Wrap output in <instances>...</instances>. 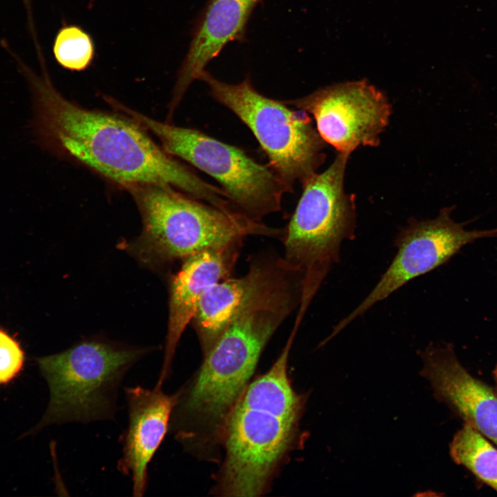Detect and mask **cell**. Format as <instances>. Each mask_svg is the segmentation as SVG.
Listing matches in <instances>:
<instances>
[{"label":"cell","instance_id":"3957f363","mask_svg":"<svg viewBox=\"0 0 497 497\" xmlns=\"http://www.w3.org/2000/svg\"><path fill=\"white\" fill-rule=\"evenodd\" d=\"M300 325L294 324L280 355L264 374L248 384L223 429L224 458L215 491L224 496H257L296 439L304 398L293 389L287 369Z\"/></svg>","mask_w":497,"mask_h":497},{"label":"cell","instance_id":"7c38bea8","mask_svg":"<svg viewBox=\"0 0 497 497\" xmlns=\"http://www.w3.org/2000/svg\"><path fill=\"white\" fill-rule=\"evenodd\" d=\"M128 425L119 436L121 457L117 470L132 480V494L142 497L148 485V465L169 431L176 393L166 394L162 387L139 385L124 389Z\"/></svg>","mask_w":497,"mask_h":497},{"label":"cell","instance_id":"9c48e42d","mask_svg":"<svg viewBox=\"0 0 497 497\" xmlns=\"http://www.w3.org/2000/svg\"><path fill=\"white\" fill-rule=\"evenodd\" d=\"M496 235L497 228L465 229L451 218L448 209L442 210L433 220H410L396 236L393 243L396 253L380 279L365 298L333 327L324 342H329L357 318L413 279L443 264L462 246Z\"/></svg>","mask_w":497,"mask_h":497},{"label":"cell","instance_id":"52a82bcc","mask_svg":"<svg viewBox=\"0 0 497 497\" xmlns=\"http://www.w3.org/2000/svg\"><path fill=\"white\" fill-rule=\"evenodd\" d=\"M110 105L153 133L167 153L214 178L233 207L254 221L280 211L284 194L291 193L268 165L255 162L238 147L199 130L159 121L115 99Z\"/></svg>","mask_w":497,"mask_h":497},{"label":"cell","instance_id":"4fadbf2b","mask_svg":"<svg viewBox=\"0 0 497 497\" xmlns=\"http://www.w3.org/2000/svg\"><path fill=\"white\" fill-rule=\"evenodd\" d=\"M240 245L211 248L184 260L170 284L168 331L162 366L156 387L170 377L179 340L191 322L200 300L215 283L230 277Z\"/></svg>","mask_w":497,"mask_h":497},{"label":"cell","instance_id":"8992f818","mask_svg":"<svg viewBox=\"0 0 497 497\" xmlns=\"http://www.w3.org/2000/svg\"><path fill=\"white\" fill-rule=\"evenodd\" d=\"M349 156L338 153L324 171L304 181L302 195L282 237L283 258L303 274L302 293L311 298L339 261L342 242L355 237V199L344 188Z\"/></svg>","mask_w":497,"mask_h":497},{"label":"cell","instance_id":"277c9868","mask_svg":"<svg viewBox=\"0 0 497 497\" xmlns=\"http://www.w3.org/2000/svg\"><path fill=\"white\" fill-rule=\"evenodd\" d=\"M143 222L133 250L147 262L185 260L201 251L241 245L244 237H282L270 227L239 213H228L164 184H136L124 188Z\"/></svg>","mask_w":497,"mask_h":497},{"label":"cell","instance_id":"6da1fadb","mask_svg":"<svg viewBox=\"0 0 497 497\" xmlns=\"http://www.w3.org/2000/svg\"><path fill=\"white\" fill-rule=\"evenodd\" d=\"M33 97L32 128L39 145L87 167L124 188L136 184L170 186L221 208L224 192L167 153L124 113L88 109L65 98L44 68L37 75L22 63Z\"/></svg>","mask_w":497,"mask_h":497},{"label":"cell","instance_id":"7a4b0ae2","mask_svg":"<svg viewBox=\"0 0 497 497\" xmlns=\"http://www.w3.org/2000/svg\"><path fill=\"white\" fill-rule=\"evenodd\" d=\"M298 306L286 291L248 299L204 355L195 376L176 393L169 426L185 451L199 456L222 442L226 418L248 384L266 345Z\"/></svg>","mask_w":497,"mask_h":497},{"label":"cell","instance_id":"ffe728a7","mask_svg":"<svg viewBox=\"0 0 497 497\" xmlns=\"http://www.w3.org/2000/svg\"><path fill=\"white\" fill-rule=\"evenodd\" d=\"M23 2L24 3L25 6L30 9V0H23Z\"/></svg>","mask_w":497,"mask_h":497},{"label":"cell","instance_id":"30bf717a","mask_svg":"<svg viewBox=\"0 0 497 497\" xmlns=\"http://www.w3.org/2000/svg\"><path fill=\"white\" fill-rule=\"evenodd\" d=\"M283 101L312 115L325 143L348 155L360 146H377L391 113L386 95L366 79L335 84Z\"/></svg>","mask_w":497,"mask_h":497},{"label":"cell","instance_id":"8fae6325","mask_svg":"<svg viewBox=\"0 0 497 497\" xmlns=\"http://www.w3.org/2000/svg\"><path fill=\"white\" fill-rule=\"evenodd\" d=\"M421 376L430 383L434 397L453 414L497 447V393L472 376L460 362L451 344H430L420 351Z\"/></svg>","mask_w":497,"mask_h":497},{"label":"cell","instance_id":"2e32d148","mask_svg":"<svg viewBox=\"0 0 497 497\" xmlns=\"http://www.w3.org/2000/svg\"><path fill=\"white\" fill-rule=\"evenodd\" d=\"M449 451L456 464L497 491V448L489 439L464 423L454 436Z\"/></svg>","mask_w":497,"mask_h":497},{"label":"cell","instance_id":"e0dca14e","mask_svg":"<svg viewBox=\"0 0 497 497\" xmlns=\"http://www.w3.org/2000/svg\"><path fill=\"white\" fill-rule=\"evenodd\" d=\"M52 51L61 66L72 71H82L93 61L95 45L90 35L81 28L67 25L58 31Z\"/></svg>","mask_w":497,"mask_h":497},{"label":"cell","instance_id":"9a60e30c","mask_svg":"<svg viewBox=\"0 0 497 497\" xmlns=\"http://www.w3.org/2000/svg\"><path fill=\"white\" fill-rule=\"evenodd\" d=\"M293 268L283 257L264 253L251 260L240 277H227L202 296L191 320L204 355L213 347L241 306L254 294L275 283Z\"/></svg>","mask_w":497,"mask_h":497},{"label":"cell","instance_id":"5bb4252c","mask_svg":"<svg viewBox=\"0 0 497 497\" xmlns=\"http://www.w3.org/2000/svg\"><path fill=\"white\" fill-rule=\"evenodd\" d=\"M264 1L208 0L195 26L187 54L178 70L168 104V120H171L186 92L198 80L207 64L228 43L244 39L252 12Z\"/></svg>","mask_w":497,"mask_h":497},{"label":"cell","instance_id":"d6986e66","mask_svg":"<svg viewBox=\"0 0 497 497\" xmlns=\"http://www.w3.org/2000/svg\"><path fill=\"white\" fill-rule=\"evenodd\" d=\"M492 376H493V379L494 381V389L496 393H497V364L492 371Z\"/></svg>","mask_w":497,"mask_h":497},{"label":"cell","instance_id":"ba28073f","mask_svg":"<svg viewBox=\"0 0 497 497\" xmlns=\"http://www.w3.org/2000/svg\"><path fill=\"white\" fill-rule=\"evenodd\" d=\"M198 80L210 96L230 110L252 132L266 154L268 166L288 186L301 185L324 162L325 142L306 112L267 97L252 85L249 76L237 84L219 80L206 70Z\"/></svg>","mask_w":497,"mask_h":497},{"label":"cell","instance_id":"ac0fdd59","mask_svg":"<svg viewBox=\"0 0 497 497\" xmlns=\"http://www.w3.org/2000/svg\"><path fill=\"white\" fill-rule=\"evenodd\" d=\"M23 360L19 342L0 329V384L12 380L21 370Z\"/></svg>","mask_w":497,"mask_h":497},{"label":"cell","instance_id":"5b68a950","mask_svg":"<svg viewBox=\"0 0 497 497\" xmlns=\"http://www.w3.org/2000/svg\"><path fill=\"white\" fill-rule=\"evenodd\" d=\"M148 351L150 349L88 340L39 358L50 392L39 427L115 420L123 380Z\"/></svg>","mask_w":497,"mask_h":497}]
</instances>
